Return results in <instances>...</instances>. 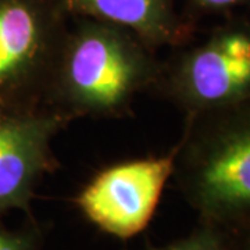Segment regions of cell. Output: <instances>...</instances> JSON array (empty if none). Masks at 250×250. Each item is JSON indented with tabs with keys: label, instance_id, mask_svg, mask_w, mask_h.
<instances>
[{
	"label": "cell",
	"instance_id": "cell-3",
	"mask_svg": "<svg viewBox=\"0 0 250 250\" xmlns=\"http://www.w3.org/2000/svg\"><path fill=\"white\" fill-rule=\"evenodd\" d=\"M196 195L211 214L250 211V132L229 141L206 164Z\"/></svg>",
	"mask_w": 250,
	"mask_h": 250
},
{
	"label": "cell",
	"instance_id": "cell-2",
	"mask_svg": "<svg viewBox=\"0 0 250 250\" xmlns=\"http://www.w3.org/2000/svg\"><path fill=\"white\" fill-rule=\"evenodd\" d=\"M70 78L83 100L98 106H113L131 85L132 65L114 39L89 35L72 53Z\"/></svg>",
	"mask_w": 250,
	"mask_h": 250
},
{
	"label": "cell",
	"instance_id": "cell-6",
	"mask_svg": "<svg viewBox=\"0 0 250 250\" xmlns=\"http://www.w3.org/2000/svg\"><path fill=\"white\" fill-rule=\"evenodd\" d=\"M38 41L35 16L27 6H0V78H4L27 60Z\"/></svg>",
	"mask_w": 250,
	"mask_h": 250
},
{
	"label": "cell",
	"instance_id": "cell-1",
	"mask_svg": "<svg viewBox=\"0 0 250 250\" xmlns=\"http://www.w3.org/2000/svg\"><path fill=\"white\" fill-rule=\"evenodd\" d=\"M171 170V157L113 167L82 192L81 210L103 231L131 238L150 221Z\"/></svg>",
	"mask_w": 250,
	"mask_h": 250
},
{
	"label": "cell",
	"instance_id": "cell-8",
	"mask_svg": "<svg viewBox=\"0 0 250 250\" xmlns=\"http://www.w3.org/2000/svg\"><path fill=\"white\" fill-rule=\"evenodd\" d=\"M164 250H225L221 246V243L217 241V238H214L213 235H199L195 236L192 239L185 242L177 243L174 246H171L168 249Z\"/></svg>",
	"mask_w": 250,
	"mask_h": 250
},
{
	"label": "cell",
	"instance_id": "cell-4",
	"mask_svg": "<svg viewBox=\"0 0 250 250\" xmlns=\"http://www.w3.org/2000/svg\"><path fill=\"white\" fill-rule=\"evenodd\" d=\"M189 81L197 96L218 102L250 85V38L227 35L203 49L189 68Z\"/></svg>",
	"mask_w": 250,
	"mask_h": 250
},
{
	"label": "cell",
	"instance_id": "cell-7",
	"mask_svg": "<svg viewBox=\"0 0 250 250\" xmlns=\"http://www.w3.org/2000/svg\"><path fill=\"white\" fill-rule=\"evenodd\" d=\"M95 16L143 32L160 27L166 17V0H74Z\"/></svg>",
	"mask_w": 250,
	"mask_h": 250
},
{
	"label": "cell",
	"instance_id": "cell-5",
	"mask_svg": "<svg viewBox=\"0 0 250 250\" xmlns=\"http://www.w3.org/2000/svg\"><path fill=\"white\" fill-rule=\"evenodd\" d=\"M36 134L25 125L0 124V207L25 195L35 170Z\"/></svg>",
	"mask_w": 250,
	"mask_h": 250
},
{
	"label": "cell",
	"instance_id": "cell-9",
	"mask_svg": "<svg viewBox=\"0 0 250 250\" xmlns=\"http://www.w3.org/2000/svg\"><path fill=\"white\" fill-rule=\"evenodd\" d=\"M0 250H25V248L17 239H13L10 236L0 233Z\"/></svg>",
	"mask_w": 250,
	"mask_h": 250
},
{
	"label": "cell",
	"instance_id": "cell-11",
	"mask_svg": "<svg viewBox=\"0 0 250 250\" xmlns=\"http://www.w3.org/2000/svg\"><path fill=\"white\" fill-rule=\"evenodd\" d=\"M245 250H250V241H249V243L246 245V248H245Z\"/></svg>",
	"mask_w": 250,
	"mask_h": 250
},
{
	"label": "cell",
	"instance_id": "cell-10",
	"mask_svg": "<svg viewBox=\"0 0 250 250\" xmlns=\"http://www.w3.org/2000/svg\"><path fill=\"white\" fill-rule=\"evenodd\" d=\"M197 1L205 6H210V7H224V6L233 4L239 0H197Z\"/></svg>",
	"mask_w": 250,
	"mask_h": 250
}]
</instances>
